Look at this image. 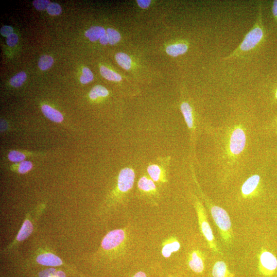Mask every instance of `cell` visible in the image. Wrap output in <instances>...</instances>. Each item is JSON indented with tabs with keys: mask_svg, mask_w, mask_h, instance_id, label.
I'll list each match as a JSON object with an SVG mask.
<instances>
[{
	"mask_svg": "<svg viewBox=\"0 0 277 277\" xmlns=\"http://www.w3.org/2000/svg\"><path fill=\"white\" fill-rule=\"evenodd\" d=\"M225 140V155L229 159H238L244 152L247 143L244 128L240 125L231 127Z\"/></svg>",
	"mask_w": 277,
	"mask_h": 277,
	"instance_id": "6da1fadb",
	"label": "cell"
},
{
	"mask_svg": "<svg viewBox=\"0 0 277 277\" xmlns=\"http://www.w3.org/2000/svg\"><path fill=\"white\" fill-rule=\"evenodd\" d=\"M207 206L209 208L210 213L218 226L219 232L225 243H232L234 237L230 218L227 211L224 208L216 206L205 199Z\"/></svg>",
	"mask_w": 277,
	"mask_h": 277,
	"instance_id": "7a4b0ae2",
	"label": "cell"
},
{
	"mask_svg": "<svg viewBox=\"0 0 277 277\" xmlns=\"http://www.w3.org/2000/svg\"><path fill=\"white\" fill-rule=\"evenodd\" d=\"M262 18L261 9L260 8L257 21L253 29L246 34L243 41L239 46L237 49L226 59L234 58L239 54L251 51L262 41L264 37V32Z\"/></svg>",
	"mask_w": 277,
	"mask_h": 277,
	"instance_id": "3957f363",
	"label": "cell"
},
{
	"mask_svg": "<svg viewBox=\"0 0 277 277\" xmlns=\"http://www.w3.org/2000/svg\"><path fill=\"white\" fill-rule=\"evenodd\" d=\"M194 207L197 212L201 232L205 238L209 248L216 253H220L215 237L209 224L206 210L197 197L194 198Z\"/></svg>",
	"mask_w": 277,
	"mask_h": 277,
	"instance_id": "277c9868",
	"label": "cell"
},
{
	"mask_svg": "<svg viewBox=\"0 0 277 277\" xmlns=\"http://www.w3.org/2000/svg\"><path fill=\"white\" fill-rule=\"evenodd\" d=\"M127 235L126 230L115 229L109 232L101 243V247L107 251L122 249L126 246Z\"/></svg>",
	"mask_w": 277,
	"mask_h": 277,
	"instance_id": "5b68a950",
	"label": "cell"
},
{
	"mask_svg": "<svg viewBox=\"0 0 277 277\" xmlns=\"http://www.w3.org/2000/svg\"><path fill=\"white\" fill-rule=\"evenodd\" d=\"M135 179V171L131 168H126L120 171L117 183V196L122 198L131 190Z\"/></svg>",
	"mask_w": 277,
	"mask_h": 277,
	"instance_id": "8992f818",
	"label": "cell"
},
{
	"mask_svg": "<svg viewBox=\"0 0 277 277\" xmlns=\"http://www.w3.org/2000/svg\"><path fill=\"white\" fill-rule=\"evenodd\" d=\"M277 269V260L272 253L262 248L259 255L258 269L266 277H271L275 274Z\"/></svg>",
	"mask_w": 277,
	"mask_h": 277,
	"instance_id": "52a82bcc",
	"label": "cell"
},
{
	"mask_svg": "<svg viewBox=\"0 0 277 277\" xmlns=\"http://www.w3.org/2000/svg\"><path fill=\"white\" fill-rule=\"evenodd\" d=\"M205 255L199 250L193 251L189 254L188 264L193 272L200 274L205 270Z\"/></svg>",
	"mask_w": 277,
	"mask_h": 277,
	"instance_id": "ba28073f",
	"label": "cell"
},
{
	"mask_svg": "<svg viewBox=\"0 0 277 277\" xmlns=\"http://www.w3.org/2000/svg\"><path fill=\"white\" fill-rule=\"evenodd\" d=\"M261 179L260 175L254 174L248 178L242 187V196L244 198H250L254 196L260 188Z\"/></svg>",
	"mask_w": 277,
	"mask_h": 277,
	"instance_id": "9c48e42d",
	"label": "cell"
},
{
	"mask_svg": "<svg viewBox=\"0 0 277 277\" xmlns=\"http://www.w3.org/2000/svg\"><path fill=\"white\" fill-rule=\"evenodd\" d=\"M181 110L185 121H186L188 127L191 134L192 138H193L196 126L195 125L192 108L187 102H183L181 105Z\"/></svg>",
	"mask_w": 277,
	"mask_h": 277,
	"instance_id": "30bf717a",
	"label": "cell"
},
{
	"mask_svg": "<svg viewBox=\"0 0 277 277\" xmlns=\"http://www.w3.org/2000/svg\"><path fill=\"white\" fill-rule=\"evenodd\" d=\"M181 244L176 237H171L162 243L161 253L165 258H170L172 254L180 250Z\"/></svg>",
	"mask_w": 277,
	"mask_h": 277,
	"instance_id": "8fae6325",
	"label": "cell"
},
{
	"mask_svg": "<svg viewBox=\"0 0 277 277\" xmlns=\"http://www.w3.org/2000/svg\"><path fill=\"white\" fill-rule=\"evenodd\" d=\"M138 190L147 195L156 196L158 194L155 182L146 176L142 177L138 183Z\"/></svg>",
	"mask_w": 277,
	"mask_h": 277,
	"instance_id": "7c38bea8",
	"label": "cell"
},
{
	"mask_svg": "<svg viewBox=\"0 0 277 277\" xmlns=\"http://www.w3.org/2000/svg\"><path fill=\"white\" fill-rule=\"evenodd\" d=\"M147 171L150 177L154 182L165 183L168 181L165 173L159 165L151 164L147 168Z\"/></svg>",
	"mask_w": 277,
	"mask_h": 277,
	"instance_id": "4fadbf2b",
	"label": "cell"
},
{
	"mask_svg": "<svg viewBox=\"0 0 277 277\" xmlns=\"http://www.w3.org/2000/svg\"><path fill=\"white\" fill-rule=\"evenodd\" d=\"M36 261L40 264L48 266H58L62 264L61 259L51 253L39 255L36 258Z\"/></svg>",
	"mask_w": 277,
	"mask_h": 277,
	"instance_id": "5bb4252c",
	"label": "cell"
},
{
	"mask_svg": "<svg viewBox=\"0 0 277 277\" xmlns=\"http://www.w3.org/2000/svg\"><path fill=\"white\" fill-rule=\"evenodd\" d=\"M212 275L213 277H234L235 275L231 273L227 266L224 261H217L212 268Z\"/></svg>",
	"mask_w": 277,
	"mask_h": 277,
	"instance_id": "9a60e30c",
	"label": "cell"
},
{
	"mask_svg": "<svg viewBox=\"0 0 277 277\" xmlns=\"http://www.w3.org/2000/svg\"><path fill=\"white\" fill-rule=\"evenodd\" d=\"M42 112L46 118L53 122L61 123L63 121V117L62 114L57 110L49 105H43L42 106Z\"/></svg>",
	"mask_w": 277,
	"mask_h": 277,
	"instance_id": "2e32d148",
	"label": "cell"
},
{
	"mask_svg": "<svg viewBox=\"0 0 277 277\" xmlns=\"http://www.w3.org/2000/svg\"><path fill=\"white\" fill-rule=\"evenodd\" d=\"M106 33L104 27L101 26H92L85 33V36L91 42H95L100 40L102 36Z\"/></svg>",
	"mask_w": 277,
	"mask_h": 277,
	"instance_id": "e0dca14e",
	"label": "cell"
},
{
	"mask_svg": "<svg viewBox=\"0 0 277 277\" xmlns=\"http://www.w3.org/2000/svg\"><path fill=\"white\" fill-rule=\"evenodd\" d=\"M188 46L185 43H177L168 46L166 52L172 57H176L186 53L188 50Z\"/></svg>",
	"mask_w": 277,
	"mask_h": 277,
	"instance_id": "ac0fdd59",
	"label": "cell"
},
{
	"mask_svg": "<svg viewBox=\"0 0 277 277\" xmlns=\"http://www.w3.org/2000/svg\"><path fill=\"white\" fill-rule=\"evenodd\" d=\"M33 226L30 221L26 220L18 233L17 239L18 242H22L29 237L33 232Z\"/></svg>",
	"mask_w": 277,
	"mask_h": 277,
	"instance_id": "d6986e66",
	"label": "cell"
},
{
	"mask_svg": "<svg viewBox=\"0 0 277 277\" xmlns=\"http://www.w3.org/2000/svg\"><path fill=\"white\" fill-rule=\"evenodd\" d=\"M116 60L120 67L125 70H129L132 67V60L129 55L123 52H119L116 55Z\"/></svg>",
	"mask_w": 277,
	"mask_h": 277,
	"instance_id": "ffe728a7",
	"label": "cell"
},
{
	"mask_svg": "<svg viewBox=\"0 0 277 277\" xmlns=\"http://www.w3.org/2000/svg\"><path fill=\"white\" fill-rule=\"evenodd\" d=\"M100 70L102 76L109 81L119 82L122 80V77L119 74L104 66H101Z\"/></svg>",
	"mask_w": 277,
	"mask_h": 277,
	"instance_id": "44dd1931",
	"label": "cell"
},
{
	"mask_svg": "<svg viewBox=\"0 0 277 277\" xmlns=\"http://www.w3.org/2000/svg\"><path fill=\"white\" fill-rule=\"evenodd\" d=\"M109 95L108 90L101 86H97L92 88L89 94L92 100H96L100 97H106Z\"/></svg>",
	"mask_w": 277,
	"mask_h": 277,
	"instance_id": "7402d4cb",
	"label": "cell"
},
{
	"mask_svg": "<svg viewBox=\"0 0 277 277\" xmlns=\"http://www.w3.org/2000/svg\"><path fill=\"white\" fill-rule=\"evenodd\" d=\"M54 62L53 59L49 55H44L40 58L38 66L42 70L49 69Z\"/></svg>",
	"mask_w": 277,
	"mask_h": 277,
	"instance_id": "603a6c76",
	"label": "cell"
},
{
	"mask_svg": "<svg viewBox=\"0 0 277 277\" xmlns=\"http://www.w3.org/2000/svg\"><path fill=\"white\" fill-rule=\"evenodd\" d=\"M26 78V73L24 71L20 72L11 79L10 84L15 87H20L23 84Z\"/></svg>",
	"mask_w": 277,
	"mask_h": 277,
	"instance_id": "cb8c5ba5",
	"label": "cell"
},
{
	"mask_svg": "<svg viewBox=\"0 0 277 277\" xmlns=\"http://www.w3.org/2000/svg\"><path fill=\"white\" fill-rule=\"evenodd\" d=\"M106 34L108 38V43L110 45H114L121 40V35L114 29L109 28L106 30Z\"/></svg>",
	"mask_w": 277,
	"mask_h": 277,
	"instance_id": "d4e9b609",
	"label": "cell"
},
{
	"mask_svg": "<svg viewBox=\"0 0 277 277\" xmlns=\"http://www.w3.org/2000/svg\"><path fill=\"white\" fill-rule=\"evenodd\" d=\"M94 80V75L91 71L87 68L82 69V75L80 78L82 84L86 85Z\"/></svg>",
	"mask_w": 277,
	"mask_h": 277,
	"instance_id": "484cf974",
	"label": "cell"
},
{
	"mask_svg": "<svg viewBox=\"0 0 277 277\" xmlns=\"http://www.w3.org/2000/svg\"><path fill=\"white\" fill-rule=\"evenodd\" d=\"M8 157L9 160L13 162H21L25 159L23 153L15 151L9 153Z\"/></svg>",
	"mask_w": 277,
	"mask_h": 277,
	"instance_id": "4316f807",
	"label": "cell"
},
{
	"mask_svg": "<svg viewBox=\"0 0 277 277\" xmlns=\"http://www.w3.org/2000/svg\"><path fill=\"white\" fill-rule=\"evenodd\" d=\"M47 12L51 16H58L61 14L62 8L59 4L52 2L48 6Z\"/></svg>",
	"mask_w": 277,
	"mask_h": 277,
	"instance_id": "83f0119b",
	"label": "cell"
},
{
	"mask_svg": "<svg viewBox=\"0 0 277 277\" xmlns=\"http://www.w3.org/2000/svg\"><path fill=\"white\" fill-rule=\"evenodd\" d=\"M33 3L37 10L43 11L45 9H47L51 2L49 0H35Z\"/></svg>",
	"mask_w": 277,
	"mask_h": 277,
	"instance_id": "f1b7e54d",
	"label": "cell"
},
{
	"mask_svg": "<svg viewBox=\"0 0 277 277\" xmlns=\"http://www.w3.org/2000/svg\"><path fill=\"white\" fill-rule=\"evenodd\" d=\"M33 168V164L29 161H23L21 162L18 168V172L21 173H25L29 172Z\"/></svg>",
	"mask_w": 277,
	"mask_h": 277,
	"instance_id": "f546056e",
	"label": "cell"
},
{
	"mask_svg": "<svg viewBox=\"0 0 277 277\" xmlns=\"http://www.w3.org/2000/svg\"><path fill=\"white\" fill-rule=\"evenodd\" d=\"M18 38L16 34L13 33L7 37L6 43L10 47H13L18 42Z\"/></svg>",
	"mask_w": 277,
	"mask_h": 277,
	"instance_id": "4dcf8cb0",
	"label": "cell"
},
{
	"mask_svg": "<svg viewBox=\"0 0 277 277\" xmlns=\"http://www.w3.org/2000/svg\"><path fill=\"white\" fill-rule=\"evenodd\" d=\"M14 30L13 27L10 26L5 25L3 26L0 30V33L5 37H7L9 35L13 34Z\"/></svg>",
	"mask_w": 277,
	"mask_h": 277,
	"instance_id": "1f68e13d",
	"label": "cell"
},
{
	"mask_svg": "<svg viewBox=\"0 0 277 277\" xmlns=\"http://www.w3.org/2000/svg\"><path fill=\"white\" fill-rule=\"evenodd\" d=\"M56 272L54 269H49L42 271L39 273L40 277H51L54 276Z\"/></svg>",
	"mask_w": 277,
	"mask_h": 277,
	"instance_id": "d6a6232c",
	"label": "cell"
},
{
	"mask_svg": "<svg viewBox=\"0 0 277 277\" xmlns=\"http://www.w3.org/2000/svg\"><path fill=\"white\" fill-rule=\"evenodd\" d=\"M137 2L138 5L143 9L149 7L151 3L150 0H138Z\"/></svg>",
	"mask_w": 277,
	"mask_h": 277,
	"instance_id": "836d02e7",
	"label": "cell"
},
{
	"mask_svg": "<svg viewBox=\"0 0 277 277\" xmlns=\"http://www.w3.org/2000/svg\"><path fill=\"white\" fill-rule=\"evenodd\" d=\"M272 12L275 21H277V0L273 1Z\"/></svg>",
	"mask_w": 277,
	"mask_h": 277,
	"instance_id": "e575fe53",
	"label": "cell"
},
{
	"mask_svg": "<svg viewBox=\"0 0 277 277\" xmlns=\"http://www.w3.org/2000/svg\"><path fill=\"white\" fill-rule=\"evenodd\" d=\"M100 42L101 44L105 45L108 43V38L107 34L106 33L104 35L101 37L100 39Z\"/></svg>",
	"mask_w": 277,
	"mask_h": 277,
	"instance_id": "d590c367",
	"label": "cell"
},
{
	"mask_svg": "<svg viewBox=\"0 0 277 277\" xmlns=\"http://www.w3.org/2000/svg\"><path fill=\"white\" fill-rule=\"evenodd\" d=\"M132 277H147L146 274L143 272H138Z\"/></svg>",
	"mask_w": 277,
	"mask_h": 277,
	"instance_id": "8d00e7d4",
	"label": "cell"
},
{
	"mask_svg": "<svg viewBox=\"0 0 277 277\" xmlns=\"http://www.w3.org/2000/svg\"><path fill=\"white\" fill-rule=\"evenodd\" d=\"M274 98L275 99L276 101H277V86L276 87V88L275 89V91H274Z\"/></svg>",
	"mask_w": 277,
	"mask_h": 277,
	"instance_id": "74e56055",
	"label": "cell"
},
{
	"mask_svg": "<svg viewBox=\"0 0 277 277\" xmlns=\"http://www.w3.org/2000/svg\"><path fill=\"white\" fill-rule=\"evenodd\" d=\"M273 124L274 125V127H275V128L277 129V117L276 118V119L275 120V121L273 122Z\"/></svg>",
	"mask_w": 277,
	"mask_h": 277,
	"instance_id": "f35d334b",
	"label": "cell"
},
{
	"mask_svg": "<svg viewBox=\"0 0 277 277\" xmlns=\"http://www.w3.org/2000/svg\"><path fill=\"white\" fill-rule=\"evenodd\" d=\"M57 277L56 275H55V274L54 276H52V277Z\"/></svg>",
	"mask_w": 277,
	"mask_h": 277,
	"instance_id": "ab89813d",
	"label": "cell"
},
{
	"mask_svg": "<svg viewBox=\"0 0 277 277\" xmlns=\"http://www.w3.org/2000/svg\"><path fill=\"white\" fill-rule=\"evenodd\" d=\"M169 277H173V276H170Z\"/></svg>",
	"mask_w": 277,
	"mask_h": 277,
	"instance_id": "60d3db41",
	"label": "cell"
}]
</instances>
